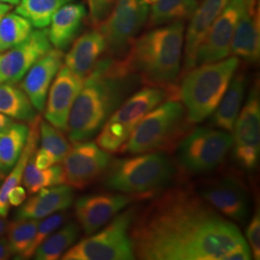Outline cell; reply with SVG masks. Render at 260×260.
<instances>
[{"mask_svg": "<svg viewBox=\"0 0 260 260\" xmlns=\"http://www.w3.org/2000/svg\"><path fill=\"white\" fill-rule=\"evenodd\" d=\"M0 113L19 121H33L37 114L24 91L13 83L0 82Z\"/></svg>", "mask_w": 260, "mask_h": 260, "instance_id": "4316f807", "label": "cell"}, {"mask_svg": "<svg viewBox=\"0 0 260 260\" xmlns=\"http://www.w3.org/2000/svg\"><path fill=\"white\" fill-rule=\"evenodd\" d=\"M74 200V190L68 184L43 188L38 195L33 196L20 206L16 219L41 220L68 209L73 205Z\"/></svg>", "mask_w": 260, "mask_h": 260, "instance_id": "7402d4cb", "label": "cell"}, {"mask_svg": "<svg viewBox=\"0 0 260 260\" xmlns=\"http://www.w3.org/2000/svg\"><path fill=\"white\" fill-rule=\"evenodd\" d=\"M233 147V136L226 131L198 127L177 145L179 164L193 174H203L219 167Z\"/></svg>", "mask_w": 260, "mask_h": 260, "instance_id": "30bf717a", "label": "cell"}, {"mask_svg": "<svg viewBox=\"0 0 260 260\" xmlns=\"http://www.w3.org/2000/svg\"><path fill=\"white\" fill-rule=\"evenodd\" d=\"M12 255L14 254L8 239L5 237H0V260L9 259Z\"/></svg>", "mask_w": 260, "mask_h": 260, "instance_id": "60d3db41", "label": "cell"}, {"mask_svg": "<svg viewBox=\"0 0 260 260\" xmlns=\"http://www.w3.org/2000/svg\"><path fill=\"white\" fill-rule=\"evenodd\" d=\"M3 179H5V175H4V173H2V172L0 171V184H1V182L3 181Z\"/></svg>", "mask_w": 260, "mask_h": 260, "instance_id": "bcb514c9", "label": "cell"}, {"mask_svg": "<svg viewBox=\"0 0 260 260\" xmlns=\"http://www.w3.org/2000/svg\"><path fill=\"white\" fill-rule=\"evenodd\" d=\"M51 48L48 30H33L23 42L0 52V82H19L29 69Z\"/></svg>", "mask_w": 260, "mask_h": 260, "instance_id": "9a60e30c", "label": "cell"}, {"mask_svg": "<svg viewBox=\"0 0 260 260\" xmlns=\"http://www.w3.org/2000/svg\"><path fill=\"white\" fill-rule=\"evenodd\" d=\"M199 4L197 0H156L149 11L148 25L154 28L190 20Z\"/></svg>", "mask_w": 260, "mask_h": 260, "instance_id": "484cf974", "label": "cell"}, {"mask_svg": "<svg viewBox=\"0 0 260 260\" xmlns=\"http://www.w3.org/2000/svg\"><path fill=\"white\" fill-rule=\"evenodd\" d=\"M247 237L255 259L260 258V215L259 210L255 211L247 228Z\"/></svg>", "mask_w": 260, "mask_h": 260, "instance_id": "8d00e7d4", "label": "cell"}, {"mask_svg": "<svg viewBox=\"0 0 260 260\" xmlns=\"http://www.w3.org/2000/svg\"><path fill=\"white\" fill-rule=\"evenodd\" d=\"M240 66L238 57L196 66L182 75L179 100L190 123H199L213 114Z\"/></svg>", "mask_w": 260, "mask_h": 260, "instance_id": "5b68a950", "label": "cell"}, {"mask_svg": "<svg viewBox=\"0 0 260 260\" xmlns=\"http://www.w3.org/2000/svg\"><path fill=\"white\" fill-rule=\"evenodd\" d=\"M165 100L179 101L178 87L146 86L132 93L105 121L96 145L107 152H118L141 120Z\"/></svg>", "mask_w": 260, "mask_h": 260, "instance_id": "52a82bcc", "label": "cell"}, {"mask_svg": "<svg viewBox=\"0 0 260 260\" xmlns=\"http://www.w3.org/2000/svg\"><path fill=\"white\" fill-rule=\"evenodd\" d=\"M41 117L37 116L34 120L30 121L29 132H28L27 141L23 148V150L17 161L16 165L12 169L8 177L3 181L0 185V217L6 218L9 211V196L10 191L19 185L22 182L23 173L26 167L29 159L33 156L35 151L37 150V146L40 141V122Z\"/></svg>", "mask_w": 260, "mask_h": 260, "instance_id": "d4e9b609", "label": "cell"}, {"mask_svg": "<svg viewBox=\"0 0 260 260\" xmlns=\"http://www.w3.org/2000/svg\"><path fill=\"white\" fill-rule=\"evenodd\" d=\"M86 16V8L81 3L69 2L63 5L53 15L47 29L51 46L66 50L74 43Z\"/></svg>", "mask_w": 260, "mask_h": 260, "instance_id": "603a6c76", "label": "cell"}, {"mask_svg": "<svg viewBox=\"0 0 260 260\" xmlns=\"http://www.w3.org/2000/svg\"><path fill=\"white\" fill-rule=\"evenodd\" d=\"M139 77L130 71L124 59L104 55L84 79L70 112L67 133L73 143L89 141L132 93Z\"/></svg>", "mask_w": 260, "mask_h": 260, "instance_id": "7a4b0ae2", "label": "cell"}, {"mask_svg": "<svg viewBox=\"0 0 260 260\" xmlns=\"http://www.w3.org/2000/svg\"><path fill=\"white\" fill-rule=\"evenodd\" d=\"M245 0H230L214 21L198 49L196 66L221 61L231 54V47Z\"/></svg>", "mask_w": 260, "mask_h": 260, "instance_id": "5bb4252c", "label": "cell"}, {"mask_svg": "<svg viewBox=\"0 0 260 260\" xmlns=\"http://www.w3.org/2000/svg\"><path fill=\"white\" fill-rule=\"evenodd\" d=\"M145 0H116L110 14L98 28L106 42L105 55L122 59L149 19Z\"/></svg>", "mask_w": 260, "mask_h": 260, "instance_id": "9c48e42d", "label": "cell"}, {"mask_svg": "<svg viewBox=\"0 0 260 260\" xmlns=\"http://www.w3.org/2000/svg\"><path fill=\"white\" fill-rule=\"evenodd\" d=\"M65 220V214H52L42 222H39L34 239L32 240L27 250L24 251V253L21 255L19 259H28L31 256H33L39 246L45 241L49 235L56 232V230L60 228V225L64 223Z\"/></svg>", "mask_w": 260, "mask_h": 260, "instance_id": "e575fe53", "label": "cell"}, {"mask_svg": "<svg viewBox=\"0 0 260 260\" xmlns=\"http://www.w3.org/2000/svg\"><path fill=\"white\" fill-rule=\"evenodd\" d=\"M19 0H0V3H5V4H9V5H18Z\"/></svg>", "mask_w": 260, "mask_h": 260, "instance_id": "f6af8a7d", "label": "cell"}, {"mask_svg": "<svg viewBox=\"0 0 260 260\" xmlns=\"http://www.w3.org/2000/svg\"><path fill=\"white\" fill-rule=\"evenodd\" d=\"M199 196L223 217L244 223L250 213V198L241 180L233 177H216L202 182Z\"/></svg>", "mask_w": 260, "mask_h": 260, "instance_id": "7c38bea8", "label": "cell"}, {"mask_svg": "<svg viewBox=\"0 0 260 260\" xmlns=\"http://www.w3.org/2000/svg\"><path fill=\"white\" fill-rule=\"evenodd\" d=\"M83 83V78L62 66L49 88L45 118L62 132H67L70 112Z\"/></svg>", "mask_w": 260, "mask_h": 260, "instance_id": "e0dca14e", "label": "cell"}, {"mask_svg": "<svg viewBox=\"0 0 260 260\" xmlns=\"http://www.w3.org/2000/svg\"><path fill=\"white\" fill-rule=\"evenodd\" d=\"M7 5H9V4H5V3H0V8H3V7H5V6H7ZM12 6V5H11Z\"/></svg>", "mask_w": 260, "mask_h": 260, "instance_id": "c3c4849f", "label": "cell"}, {"mask_svg": "<svg viewBox=\"0 0 260 260\" xmlns=\"http://www.w3.org/2000/svg\"><path fill=\"white\" fill-rule=\"evenodd\" d=\"M247 84L248 77L245 72L236 71L223 99L212 114L211 126L229 132L233 131L235 121L240 113Z\"/></svg>", "mask_w": 260, "mask_h": 260, "instance_id": "cb8c5ba5", "label": "cell"}, {"mask_svg": "<svg viewBox=\"0 0 260 260\" xmlns=\"http://www.w3.org/2000/svg\"><path fill=\"white\" fill-rule=\"evenodd\" d=\"M137 201L126 194H94L79 198L75 205L77 222L84 233L91 235L109 223L123 208Z\"/></svg>", "mask_w": 260, "mask_h": 260, "instance_id": "2e32d148", "label": "cell"}, {"mask_svg": "<svg viewBox=\"0 0 260 260\" xmlns=\"http://www.w3.org/2000/svg\"><path fill=\"white\" fill-rule=\"evenodd\" d=\"M8 222L5 220V218L0 217V236H2L7 231Z\"/></svg>", "mask_w": 260, "mask_h": 260, "instance_id": "7bdbcfd3", "label": "cell"}, {"mask_svg": "<svg viewBox=\"0 0 260 260\" xmlns=\"http://www.w3.org/2000/svg\"><path fill=\"white\" fill-rule=\"evenodd\" d=\"M29 126L14 122L0 134V171L8 173L16 165L27 141Z\"/></svg>", "mask_w": 260, "mask_h": 260, "instance_id": "83f0119b", "label": "cell"}, {"mask_svg": "<svg viewBox=\"0 0 260 260\" xmlns=\"http://www.w3.org/2000/svg\"><path fill=\"white\" fill-rule=\"evenodd\" d=\"M26 199L25 189L21 186H16L10 191L8 200L9 204L13 206H19L21 205Z\"/></svg>", "mask_w": 260, "mask_h": 260, "instance_id": "ab89813d", "label": "cell"}, {"mask_svg": "<svg viewBox=\"0 0 260 260\" xmlns=\"http://www.w3.org/2000/svg\"><path fill=\"white\" fill-rule=\"evenodd\" d=\"M139 211L137 205L117 214L103 231L71 247L63 260H131L135 258L129 232Z\"/></svg>", "mask_w": 260, "mask_h": 260, "instance_id": "ba28073f", "label": "cell"}, {"mask_svg": "<svg viewBox=\"0 0 260 260\" xmlns=\"http://www.w3.org/2000/svg\"><path fill=\"white\" fill-rule=\"evenodd\" d=\"M197 1H198V2H199V3H200V1H203V0H197Z\"/></svg>", "mask_w": 260, "mask_h": 260, "instance_id": "681fc988", "label": "cell"}, {"mask_svg": "<svg viewBox=\"0 0 260 260\" xmlns=\"http://www.w3.org/2000/svg\"><path fill=\"white\" fill-rule=\"evenodd\" d=\"M106 52V42L103 33L93 27L74 41L65 56V66L74 74L85 79Z\"/></svg>", "mask_w": 260, "mask_h": 260, "instance_id": "44dd1931", "label": "cell"}, {"mask_svg": "<svg viewBox=\"0 0 260 260\" xmlns=\"http://www.w3.org/2000/svg\"><path fill=\"white\" fill-rule=\"evenodd\" d=\"M22 181L30 194L38 193L43 188L65 183L62 166H51L41 170L35 166L33 156L26 164Z\"/></svg>", "mask_w": 260, "mask_h": 260, "instance_id": "1f68e13d", "label": "cell"}, {"mask_svg": "<svg viewBox=\"0 0 260 260\" xmlns=\"http://www.w3.org/2000/svg\"><path fill=\"white\" fill-rule=\"evenodd\" d=\"M145 1H146L148 4H153L156 0H145Z\"/></svg>", "mask_w": 260, "mask_h": 260, "instance_id": "7dc6e473", "label": "cell"}, {"mask_svg": "<svg viewBox=\"0 0 260 260\" xmlns=\"http://www.w3.org/2000/svg\"><path fill=\"white\" fill-rule=\"evenodd\" d=\"M40 140L43 149H47L55 156L57 163L63 161L67 153L72 148L61 130L56 128L48 121L41 120Z\"/></svg>", "mask_w": 260, "mask_h": 260, "instance_id": "836d02e7", "label": "cell"}, {"mask_svg": "<svg viewBox=\"0 0 260 260\" xmlns=\"http://www.w3.org/2000/svg\"><path fill=\"white\" fill-rule=\"evenodd\" d=\"M89 8L90 20L93 27H98L108 17L116 0H86Z\"/></svg>", "mask_w": 260, "mask_h": 260, "instance_id": "d590c367", "label": "cell"}, {"mask_svg": "<svg viewBox=\"0 0 260 260\" xmlns=\"http://www.w3.org/2000/svg\"><path fill=\"white\" fill-rule=\"evenodd\" d=\"M79 226L74 223H68L58 232H54L43 242L36 251L34 258L37 260L59 259L68 251L79 236Z\"/></svg>", "mask_w": 260, "mask_h": 260, "instance_id": "f1b7e54d", "label": "cell"}, {"mask_svg": "<svg viewBox=\"0 0 260 260\" xmlns=\"http://www.w3.org/2000/svg\"><path fill=\"white\" fill-rule=\"evenodd\" d=\"M233 154L242 169L251 172L258 165L260 152L259 86L254 84L234 123Z\"/></svg>", "mask_w": 260, "mask_h": 260, "instance_id": "8fae6325", "label": "cell"}, {"mask_svg": "<svg viewBox=\"0 0 260 260\" xmlns=\"http://www.w3.org/2000/svg\"><path fill=\"white\" fill-rule=\"evenodd\" d=\"M185 21L154 27L137 37L123 57L145 86L173 87L180 75Z\"/></svg>", "mask_w": 260, "mask_h": 260, "instance_id": "3957f363", "label": "cell"}, {"mask_svg": "<svg viewBox=\"0 0 260 260\" xmlns=\"http://www.w3.org/2000/svg\"><path fill=\"white\" fill-rule=\"evenodd\" d=\"M129 236L135 257L146 260H222L245 241L238 226L189 185L155 196L138 211Z\"/></svg>", "mask_w": 260, "mask_h": 260, "instance_id": "6da1fadb", "label": "cell"}, {"mask_svg": "<svg viewBox=\"0 0 260 260\" xmlns=\"http://www.w3.org/2000/svg\"><path fill=\"white\" fill-rule=\"evenodd\" d=\"M11 5H7V6H5V7H3V8H0V19L6 14V13H8L9 12L10 9H11Z\"/></svg>", "mask_w": 260, "mask_h": 260, "instance_id": "ee69618b", "label": "cell"}, {"mask_svg": "<svg viewBox=\"0 0 260 260\" xmlns=\"http://www.w3.org/2000/svg\"><path fill=\"white\" fill-rule=\"evenodd\" d=\"M63 50L51 48L23 76L20 88L27 94L30 102L38 111L45 110L47 93L58 71L63 66Z\"/></svg>", "mask_w": 260, "mask_h": 260, "instance_id": "ac0fdd59", "label": "cell"}, {"mask_svg": "<svg viewBox=\"0 0 260 260\" xmlns=\"http://www.w3.org/2000/svg\"><path fill=\"white\" fill-rule=\"evenodd\" d=\"M13 123H14V121L12 120V118L0 113V134L5 132L6 130L9 129Z\"/></svg>", "mask_w": 260, "mask_h": 260, "instance_id": "b9f144b4", "label": "cell"}, {"mask_svg": "<svg viewBox=\"0 0 260 260\" xmlns=\"http://www.w3.org/2000/svg\"><path fill=\"white\" fill-rule=\"evenodd\" d=\"M230 0H203L190 19L185 36L182 75L196 67L198 49L214 21L222 13Z\"/></svg>", "mask_w": 260, "mask_h": 260, "instance_id": "d6986e66", "label": "cell"}, {"mask_svg": "<svg viewBox=\"0 0 260 260\" xmlns=\"http://www.w3.org/2000/svg\"><path fill=\"white\" fill-rule=\"evenodd\" d=\"M112 156L93 142H77L63 159L65 183L75 189H85L103 177Z\"/></svg>", "mask_w": 260, "mask_h": 260, "instance_id": "4fadbf2b", "label": "cell"}, {"mask_svg": "<svg viewBox=\"0 0 260 260\" xmlns=\"http://www.w3.org/2000/svg\"><path fill=\"white\" fill-rule=\"evenodd\" d=\"M71 0H19L16 13L27 19L35 28H46L53 15Z\"/></svg>", "mask_w": 260, "mask_h": 260, "instance_id": "f546056e", "label": "cell"}, {"mask_svg": "<svg viewBox=\"0 0 260 260\" xmlns=\"http://www.w3.org/2000/svg\"><path fill=\"white\" fill-rule=\"evenodd\" d=\"M33 161L35 166L41 170L51 167L57 163L55 156L51 152L43 148L35 151L33 155Z\"/></svg>", "mask_w": 260, "mask_h": 260, "instance_id": "f35d334b", "label": "cell"}, {"mask_svg": "<svg viewBox=\"0 0 260 260\" xmlns=\"http://www.w3.org/2000/svg\"><path fill=\"white\" fill-rule=\"evenodd\" d=\"M39 220L36 219H16L8 223L6 233L8 234L13 254L19 259L24 251L27 250L37 232Z\"/></svg>", "mask_w": 260, "mask_h": 260, "instance_id": "d6a6232c", "label": "cell"}, {"mask_svg": "<svg viewBox=\"0 0 260 260\" xmlns=\"http://www.w3.org/2000/svg\"><path fill=\"white\" fill-rule=\"evenodd\" d=\"M33 31L32 24L19 14L6 13L0 19V52L23 42Z\"/></svg>", "mask_w": 260, "mask_h": 260, "instance_id": "4dcf8cb0", "label": "cell"}, {"mask_svg": "<svg viewBox=\"0 0 260 260\" xmlns=\"http://www.w3.org/2000/svg\"><path fill=\"white\" fill-rule=\"evenodd\" d=\"M231 53L249 64H255L259 60V9L256 0H245L241 17L234 32Z\"/></svg>", "mask_w": 260, "mask_h": 260, "instance_id": "ffe728a7", "label": "cell"}, {"mask_svg": "<svg viewBox=\"0 0 260 260\" xmlns=\"http://www.w3.org/2000/svg\"><path fill=\"white\" fill-rule=\"evenodd\" d=\"M179 101L168 100L149 112L119 149L121 154L171 151L191 128Z\"/></svg>", "mask_w": 260, "mask_h": 260, "instance_id": "8992f818", "label": "cell"}, {"mask_svg": "<svg viewBox=\"0 0 260 260\" xmlns=\"http://www.w3.org/2000/svg\"><path fill=\"white\" fill-rule=\"evenodd\" d=\"M172 159L162 151L112 160L103 175V186L112 191L148 200L163 192L176 177Z\"/></svg>", "mask_w": 260, "mask_h": 260, "instance_id": "277c9868", "label": "cell"}, {"mask_svg": "<svg viewBox=\"0 0 260 260\" xmlns=\"http://www.w3.org/2000/svg\"><path fill=\"white\" fill-rule=\"evenodd\" d=\"M251 258V248L244 241L236 245L223 256L222 260H249Z\"/></svg>", "mask_w": 260, "mask_h": 260, "instance_id": "74e56055", "label": "cell"}]
</instances>
